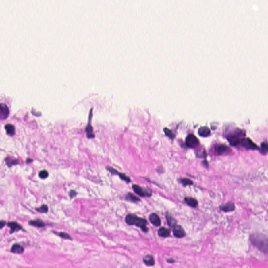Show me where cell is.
Wrapping results in <instances>:
<instances>
[{
  "label": "cell",
  "mask_w": 268,
  "mask_h": 268,
  "mask_svg": "<svg viewBox=\"0 0 268 268\" xmlns=\"http://www.w3.org/2000/svg\"><path fill=\"white\" fill-rule=\"evenodd\" d=\"M240 144L247 149H256L258 148V146L256 144H254L250 139L249 138H244L242 139Z\"/></svg>",
  "instance_id": "obj_7"
},
{
  "label": "cell",
  "mask_w": 268,
  "mask_h": 268,
  "mask_svg": "<svg viewBox=\"0 0 268 268\" xmlns=\"http://www.w3.org/2000/svg\"><path fill=\"white\" fill-rule=\"evenodd\" d=\"M58 235L62 237L63 238L65 239H71V237L70 236L67 234V233H64V232H61V233H58Z\"/></svg>",
  "instance_id": "obj_28"
},
{
  "label": "cell",
  "mask_w": 268,
  "mask_h": 268,
  "mask_svg": "<svg viewBox=\"0 0 268 268\" xmlns=\"http://www.w3.org/2000/svg\"><path fill=\"white\" fill-rule=\"evenodd\" d=\"M106 169H107V170H109V172H111V173H112L113 174H117V175H118L121 179H122V180H124L125 181H126L127 182H130V181H131V180L130 178V177L127 176L126 175H125L124 173H120L118 171H117L116 169H114V168H112V167H106Z\"/></svg>",
  "instance_id": "obj_8"
},
{
  "label": "cell",
  "mask_w": 268,
  "mask_h": 268,
  "mask_svg": "<svg viewBox=\"0 0 268 268\" xmlns=\"http://www.w3.org/2000/svg\"><path fill=\"white\" fill-rule=\"evenodd\" d=\"M211 134V130L207 127H201L198 130V134L202 137L209 136Z\"/></svg>",
  "instance_id": "obj_15"
},
{
  "label": "cell",
  "mask_w": 268,
  "mask_h": 268,
  "mask_svg": "<svg viewBox=\"0 0 268 268\" xmlns=\"http://www.w3.org/2000/svg\"><path fill=\"white\" fill-rule=\"evenodd\" d=\"M5 128L6 130L7 134L10 136H13L15 135V127L12 124H8L5 126Z\"/></svg>",
  "instance_id": "obj_20"
},
{
  "label": "cell",
  "mask_w": 268,
  "mask_h": 268,
  "mask_svg": "<svg viewBox=\"0 0 268 268\" xmlns=\"http://www.w3.org/2000/svg\"><path fill=\"white\" fill-rule=\"evenodd\" d=\"M235 205L232 203H227L224 205H221L220 207L221 210L225 212L233 211L235 209Z\"/></svg>",
  "instance_id": "obj_14"
},
{
  "label": "cell",
  "mask_w": 268,
  "mask_h": 268,
  "mask_svg": "<svg viewBox=\"0 0 268 268\" xmlns=\"http://www.w3.org/2000/svg\"><path fill=\"white\" fill-rule=\"evenodd\" d=\"M76 194H77V192L74 190H71V191L70 192V196L72 198V197H74L75 196H76Z\"/></svg>",
  "instance_id": "obj_30"
},
{
  "label": "cell",
  "mask_w": 268,
  "mask_h": 268,
  "mask_svg": "<svg viewBox=\"0 0 268 268\" xmlns=\"http://www.w3.org/2000/svg\"><path fill=\"white\" fill-rule=\"evenodd\" d=\"M173 230V232L174 236L177 238H181L186 236V233L181 226L177 224V222L173 224L171 226Z\"/></svg>",
  "instance_id": "obj_5"
},
{
  "label": "cell",
  "mask_w": 268,
  "mask_h": 268,
  "mask_svg": "<svg viewBox=\"0 0 268 268\" xmlns=\"http://www.w3.org/2000/svg\"><path fill=\"white\" fill-rule=\"evenodd\" d=\"M32 160L30 158H28L27 159L26 162L27 163H30V162H32Z\"/></svg>",
  "instance_id": "obj_33"
},
{
  "label": "cell",
  "mask_w": 268,
  "mask_h": 268,
  "mask_svg": "<svg viewBox=\"0 0 268 268\" xmlns=\"http://www.w3.org/2000/svg\"><path fill=\"white\" fill-rule=\"evenodd\" d=\"M181 182L184 186H188L193 184V181L191 180L188 179V178H182L181 180Z\"/></svg>",
  "instance_id": "obj_26"
},
{
  "label": "cell",
  "mask_w": 268,
  "mask_h": 268,
  "mask_svg": "<svg viewBox=\"0 0 268 268\" xmlns=\"http://www.w3.org/2000/svg\"><path fill=\"white\" fill-rule=\"evenodd\" d=\"M167 261H168V262H169V263H172L174 262L175 261H174L173 259H168L167 260Z\"/></svg>",
  "instance_id": "obj_32"
},
{
  "label": "cell",
  "mask_w": 268,
  "mask_h": 268,
  "mask_svg": "<svg viewBox=\"0 0 268 268\" xmlns=\"http://www.w3.org/2000/svg\"><path fill=\"white\" fill-rule=\"evenodd\" d=\"M39 176L41 179H45L48 176V173L46 170H42L39 172Z\"/></svg>",
  "instance_id": "obj_27"
},
{
  "label": "cell",
  "mask_w": 268,
  "mask_h": 268,
  "mask_svg": "<svg viewBox=\"0 0 268 268\" xmlns=\"http://www.w3.org/2000/svg\"><path fill=\"white\" fill-rule=\"evenodd\" d=\"M252 244L263 253L268 254V237L260 233H255L250 236Z\"/></svg>",
  "instance_id": "obj_1"
},
{
  "label": "cell",
  "mask_w": 268,
  "mask_h": 268,
  "mask_svg": "<svg viewBox=\"0 0 268 268\" xmlns=\"http://www.w3.org/2000/svg\"><path fill=\"white\" fill-rule=\"evenodd\" d=\"M29 225L34 226L35 227L41 228L45 226L44 223L41 220H36V221H31L29 222Z\"/></svg>",
  "instance_id": "obj_21"
},
{
  "label": "cell",
  "mask_w": 268,
  "mask_h": 268,
  "mask_svg": "<svg viewBox=\"0 0 268 268\" xmlns=\"http://www.w3.org/2000/svg\"><path fill=\"white\" fill-rule=\"evenodd\" d=\"M5 222L4 221H1V223H0V225H1V228L5 225Z\"/></svg>",
  "instance_id": "obj_31"
},
{
  "label": "cell",
  "mask_w": 268,
  "mask_h": 268,
  "mask_svg": "<svg viewBox=\"0 0 268 268\" xmlns=\"http://www.w3.org/2000/svg\"><path fill=\"white\" fill-rule=\"evenodd\" d=\"M125 221L129 225H135L140 228L145 233L147 232L148 230V228L147 227L148 224L147 220L135 214H129L127 215L125 217Z\"/></svg>",
  "instance_id": "obj_2"
},
{
  "label": "cell",
  "mask_w": 268,
  "mask_h": 268,
  "mask_svg": "<svg viewBox=\"0 0 268 268\" xmlns=\"http://www.w3.org/2000/svg\"><path fill=\"white\" fill-rule=\"evenodd\" d=\"M143 261L147 266H153L155 265V261L153 257L151 254H147L143 258Z\"/></svg>",
  "instance_id": "obj_13"
},
{
  "label": "cell",
  "mask_w": 268,
  "mask_h": 268,
  "mask_svg": "<svg viewBox=\"0 0 268 268\" xmlns=\"http://www.w3.org/2000/svg\"><path fill=\"white\" fill-rule=\"evenodd\" d=\"M170 230L164 227H160L158 231V235L163 238L169 237L170 236Z\"/></svg>",
  "instance_id": "obj_12"
},
{
  "label": "cell",
  "mask_w": 268,
  "mask_h": 268,
  "mask_svg": "<svg viewBox=\"0 0 268 268\" xmlns=\"http://www.w3.org/2000/svg\"><path fill=\"white\" fill-rule=\"evenodd\" d=\"M36 210L39 213H47L48 211V206L46 205H41L40 207H39L38 209H37Z\"/></svg>",
  "instance_id": "obj_25"
},
{
  "label": "cell",
  "mask_w": 268,
  "mask_h": 268,
  "mask_svg": "<svg viewBox=\"0 0 268 268\" xmlns=\"http://www.w3.org/2000/svg\"><path fill=\"white\" fill-rule=\"evenodd\" d=\"M91 117V112L90 113V117H89V119H90L89 123L88 124V126L86 127V133L87 137L88 138H94L95 136V134L93 133V127L92 126L91 124H90Z\"/></svg>",
  "instance_id": "obj_11"
},
{
  "label": "cell",
  "mask_w": 268,
  "mask_h": 268,
  "mask_svg": "<svg viewBox=\"0 0 268 268\" xmlns=\"http://www.w3.org/2000/svg\"><path fill=\"white\" fill-rule=\"evenodd\" d=\"M186 146L190 148H195L198 146L199 141L197 137L193 134H190L186 138Z\"/></svg>",
  "instance_id": "obj_6"
},
{
  "label": "cell",
  "mask_w": 268,
  "mask_h": 268,
  "mask_svg": "<svg viewBox=\"0 0 268 268\" xmlns=\"http://www.w3.org/2000/svg\"><path fill=\"white\" fill-rule=\"evenodd\" d=\"M1 119H5L9 115V107L4 103H1Z\"/></svg>",
  "instance_id": "obj_10"
},
{
  "label": "cell",
  "mask_w": 268,
  "mask_h": 268,
  "mask_svg": "<svg viewBox=\"0 0 268 268\" xmlns=\"http://www.w3.org/2000/svg\"><path fill=\"white\" fill-rule=\"evenodd\" d=\"M242 136H243V132L242 130H236L232 134L228 136L227 139L230 142V144L234 146H236L237 145L240 144V142L242 139Z\"/></svg>",
  "instance_id": "obj_3"
},
{
  "label": "cell",
  "mask_w": 268,
  "mask_h": 268,
  "mask_svg": "<svg viewBox=\"0 0 268 268\" xmlns=\"http://www.w3.org/2000/svg\"><path fill=\"white\" fill-rule=\"evenodd\" d=\"M149 221L151 224L155 226H159L161 225V220L159 216L156 213H151L149 215Z\"/></svg>",
  "instance_id": "obj_9"
},
{
  "label": "cell",
  "mask_w": 268,
  "mask_h": 268,
  "mask_svg": "<svg viewBox=\"0 0 268 268\" xmlns=\"http://www.w3.org/2000/svg\"><path fill=\"white\" fill-rule=\"evenodd\" d=\"M24 248L22 246L19 244H15L13 245L12 248H11V252L14 253H18V254H20V253H23L24 252Z\"/></svg>",
  "instance_id": "obj_16"
},
{
  "label": "cell",
  "mask_w": 268,
  "mask_h": 268,
  "mask_svg": "<svg viewBox=\"0 0 268 268\" xmlns=\"http://www.w3.org/2000/svg\"><path fill=\"white\" fill-rule=\"evenodd\" d=\"M163 130H164V132L165 133V135L167 136L168 137H169L170 138L173 139L174 138V134L172 133V132L171 131V130L168 129V128H167V127H165L164 128Z\"/></svg>",
  "instance_id": "obj_24"
},
{
  "label": "cell",
  "mask_w": 268,
  "mask_h": 268,
  "mask_svg": "<svg viewBox=\"0 0 268 268\" xmlns=\"http://www.w3.org/2000/svg\"><path fill=\"white\" fill-rule=\"evenodd\" d=\"M228 149L229 148L225 144H220L217 147L216 149V151L218 155H223L224 153H226L227 150H228Z\"/></svg>",
  "instance_id": "obj_19"
},
{
  "label": "cell",
  "mask_w": 268,
  "mask_h": 268,
  "mask_svg": "<svg viewBox=\"0 0 268 268\" xmlns=\"http://www.w3.org/2000/svg\"><path fill=\"white\" fill-rule=\"evenodd\" d=\"M8 226L9 227H10L11 228V233H13L15 231H18L19 230H21L22 229V227L20 225L16 223V222H9L8 223Z\"/></svg>",
  "instance_id": "obj_18"
},
{
  "label": "cell",
  "mask_w": 268,
  "mask_h": 268,
  "mask_svg": "<svg viewBox=\"0 0 268 268\" xmlns=\"http://www.w3.org/2000/svg\"><path fill=\"white\" fill-rule=\"evenodd\" d=\"M184 200L189 206H191L193 207H196L198 206V202L196 199H195L194 198L190 197H186L184 198Z\"/></svg>",
  "instance_id": "obj_17"
},
{
  "label": "cell",
  "mask_w": 268,
  "mask_h": 268,
  "mask_svg": "<svg viewBox=\"0 0 268 268\" xmlns=\"http://www.w3.org/2000/svg\"><path fill=\"white\" fill-rule=\"evenodd\" d=\"M126 200H129L130 202H137L140 201V199L138 197H137L135 195L131 193H128L126 196Z\"/></svg>",
  "instance_id": "obj_22"
},
{
  "label": "cell",
  "mask_w": 268,
  "mask_h": 268,
  "mask_svg": "<svg viewBox=\"0 0 268 268\" xmlns=\"http://www.w3.org/2000/svg\"><path fill=\"white\" fill-rule=\"evenodd\" d=\"M5 161H6V163L7 164V165L9 167H10V166L12 165H16L18 163L17 160H11L9 158H8V160H5Z\"/></svg>",
  "instance_id": "obj_29"
},
{
  "label": "cell",
  "mask_w": 268,
  "mask_h": 268,
  "mask_svg": "<svg viewBox=\"0 0 268 268\" xmlns=\"http://www.w3.org/2000/svg\"><path fill=\"white\" fill-rule=\"evenodd\" d=\"M133 189L137 194L142 197H149L152 194V192L149 189L142 188L137 184L133 185Z\"/></svg>",
  "instance_id": "obj_4"
},
{
  "label": "cell",
  "mask_w": 268,
  "mask_h": 268,
  "mask_svg": "<svg viewBox=\"0 0 268 268\" xmlns=\"http://www.w3.org/2000/svg\"><path fill=\"white\" fill-rule=\"evenodd\" d=\"M261 153H268V143L267 142H262L261 145V147L260 149Z\"/></svg>",
  "instance_id": "obj_23"
}]
</instances>
